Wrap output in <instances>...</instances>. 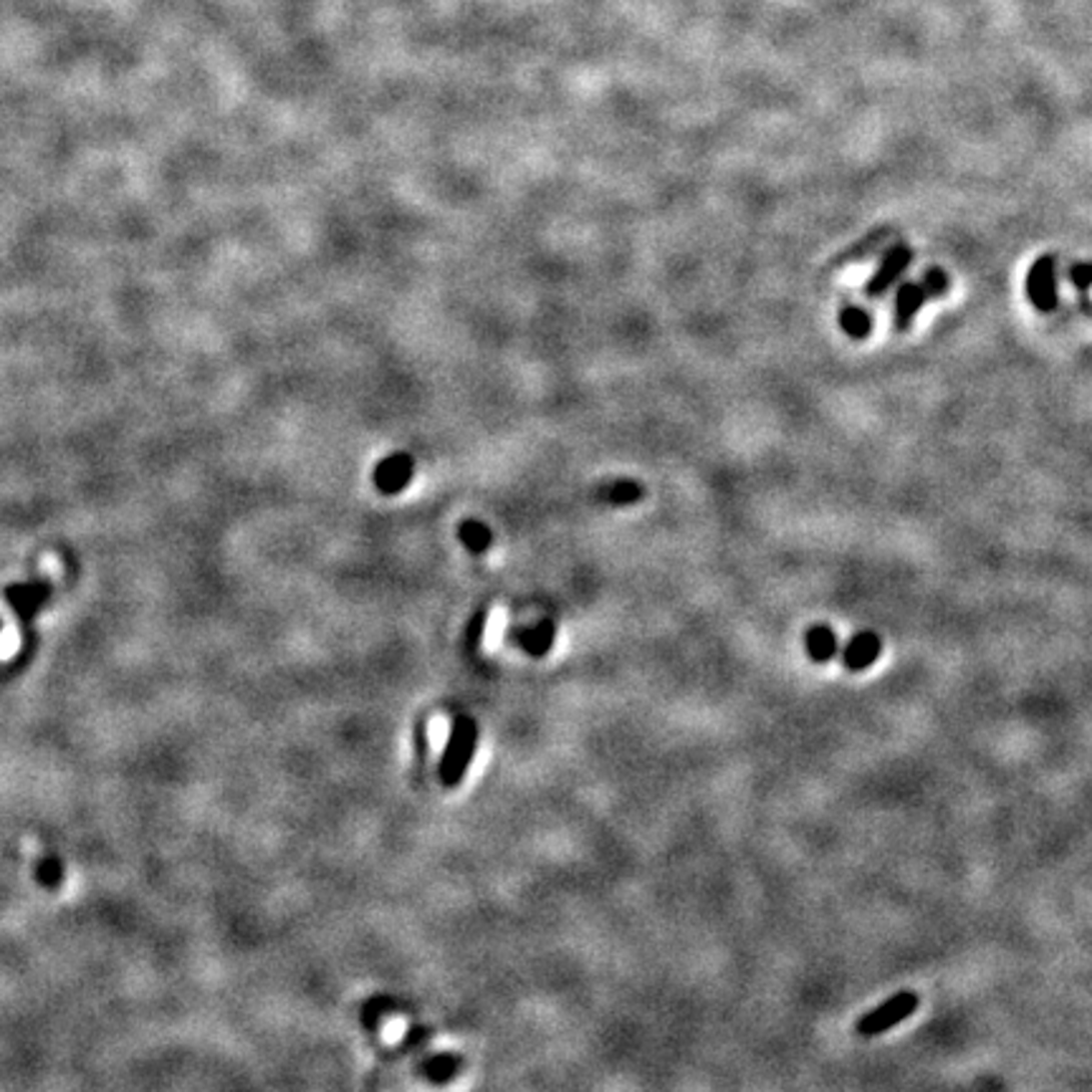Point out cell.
I'll return each mask as SVG.
<instances>
[{"mask_svg":"<svg viewBox=\"0 0 1092 1092\" xmlns=\"http://www.w3.org/2000/svg\"><path fill=\"white\" fill-rule=\"evenodd\" d=\"M1027 299L1042 314H1050L1060 304L1057 293V256H1039L1027 271Z\"/></svg>","mask_w":1092,"mask_h":1092,"instance_id":"3","label":"cell"},{"mask_svg":"<svg viewBox=\"0 0 1092 1092\" xmlns=\"http://www.w3.org/2000/svg\"><path fill=\"white\" fill-rule=\"evenodd\" d=\"M949 291V276L943 268H928L921 281H908L898 288L896 306H893V324L898 331L911 329L913 319L923 309L926 299L941 296Z\"/></svg>","mask_w":1092,"mask_h":1092,"instance_id":"1","label":"cell"},{"mask_svg":"<svg viewBox=\"0 0 1092 1092\" xmlns=\"http://www.w3.org/2000/svg\"><path fill=\"white\" fill-rule=\"evenodd\" d=\"M460 538L470 552H485L490 547V531L480 521H465L460 526Z\"/></svg>","mask_w":1092,"mask_h":1092,"instance_id":"11","label":"cell"},{"mask_svg":"<svg viewBox=\"0 0 1092 1092\" xmlns=\"http://www.w3.org/2000/svg\"><path fill=\"white\" fill-rule=\"evenodd\" d=\"M805 651L815 663H830L840 651L837 635L827 625H815L805 633Z\"/></svg>","mask_w":1092,"mask_h":1092,"instance_id":"8","label":"cell"},{"mask_svg":"<svg viewBox=\"0 0 1092 1092\" xmlns=\"http://www.w3.org/2000/svg\"><path fill=\"white\" fill-rule=\"evenodd\" d=\"M840 326L842 331L850 336V339H868L870 331H873V316L863 309V306H845L840 311Z\"/></svg>","mask_w":1092,"mask_h":1092,"instance_id":"9","label":"cell"},{"mask_svg":"<svg viewBox=\"0 0 1092 1092\" xmlns=\"http://www.w3.org/2000/svg\"><path fill=\"white\" fill-rule=\"evenodd\" d=\"M473 744H475L473 724H470V721H460L458 731H455L453 752L448 754V759H445V764H442V767H445L442 769V777L448 779V782H458L460 774L465 772L470 757H473Z\"/></svg>","mask_w":1092,"mask_h":1092,"instance_id":"7","label":"cell"},{"mask_svg":"<svg viewBox=\"0 0 1092 1092\" xmlns=\"http://www.w3.org/2000/svg\"><path fill=\"white\" fill-rule=\"evenodd\" d=\"M412 470H415V463H412L410 455L394 453L377 465V470H374V483H377V488L382 493H400L410 483Z\"/></svg>","mask_w":1092,"mask_h":1092,"instance_id":"5","label":"cell"},{"mask_svg":"<svg viewBox=\"0 0 1092 1092\" xmlns=\"http://www.w3.org/2000/svg\"><path fill=\"white\" fill-rule=\"evenodd\" d=\"M600 495H603V501L613 503V506H630V503H638L643 498L645 490L638 480H615V483L605 485Z\"/></svg>","mask_w":1092,"mask_h":1092,"instance_id":"10","label":"cell"},{"mask_svg":"<svg viewBox=\"0 0 1092 1092\" xmlns=\"http://www.w3.org/2000/svg\"><path fill=\"white\" fill-rule=\"evenodd\" d=\"M921 1004L916 991H898L896 997H890L888 1002H883L880 1007H875L873 1012L865 1014L858 1024H855V1032L860 1037H878V1034L888 1032V1029L898 1027L901 1022H906L908 1017H913Z\"/></svg>","mask_w":1092,"mask_h":1092,"instance_id":"2","label":"cell"},{"mask_svg":"<svg viewBox=\"0 0 1092 1092\" xmlns=\"http://www.w3.org/2000/svg\"><path fill=\"white\" fill-rule=\"evenodd\" d=\"M552 640H555V625L541 623L538 628H533L531 633L523 638V645H526L528 653H533V656H541V653H547L552 648Z\"/></svg>","mask_w":1092,"mask_h":1092,"instance_id":"12","label":"cell"},{"mask_svg":"<svg viewBox=\"0 0 1092 1092\" xmlns=\"http://www.w3.org/2000/svg\"><path fill=\"white\" fill-rule=\"evenodd\" d=\"M880 651H883V640H880V635L858 633L848 645H845V651H842V666L853 673H860L878 661Z\"/></svg>","mask_w":1092,"mask_h":1092,"instance_id":"6","label":"cell"},{"mask_svg":"<svg viewBox=\"0 0 1092 1092\" xmlns=\"http://www.w3.org/2000/svg\"><path fill=\"white\" fill-rule=\"evenodd\" d=\"M445 741H448V721L435 719L430 724V744L435 749H442L445 747Z\"/></svg>","mask_w":1092,"mask_h":1092,"instance_id":"14","label":"cell"},{"mask_svg":"<svg viewBox=\"0 0 1092 1092\" xmlns=\"http://www.w3.org/2000/svg\"><path fill=\"white\" fill-rule=\"evenodd\" d=\"M1067 276H1070L1072 286L1087 291V288H1092V263H1075V266H1070Z\"/></svg>","mask_w":1092,"mask_h":1092,"instance_id":"13","label":"cell"},{"mask_svg":"<svg viewBox=\"0 0 1092 1092\" xmlns=\"http://www.w3.org/2000/svg\"><path fill=\"white\" fill-rule=\"evenodd\" d=\"M911 263H913L911 245L906 243L893 245V248H890V251L883 256V261H880L878 271H875L873 276H870V281L865 283V296H870V299H880V296L888 293L890 286L903 276V271H906Z\"/></svg>","mask_w":1092,"mask_h":1092,"instance_id":"4","label":"cell"}]
</instances>
